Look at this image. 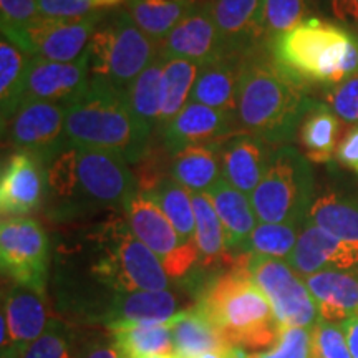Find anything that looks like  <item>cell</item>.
<instances>
[{"label":"cell","instance_id":"cell-24","mask_svg":"<svg viewBox=\"0 0 358 358\" xmlns=\"http://www.w3.org/2000/svg\"><path fill=\"white\" fill-rule=\"evenodd\" d=\"M244 57L236 53H224L216 60L201 65L189 101L221 110L236 118L237 90H239Z\"/></svg>","mask_w":358,"mask_h":358},{"label":"cell","instance_id":"cell-31","mask_svg":"<svg viewBox=\"0 0 358 358\" xmlns=\"http://www.w3.org/2000/svg\"><path fill=\"white\" fill-rule=\"evenodd\" d=\"M141 194L158 206L186 244H196L194 208L191 192L185 186L174 181L171 176H166Z\"/></svg>","mask_w":358,"mask_h":358},{"label":"cell","instance_id":"cell-18","mask_svg":"<svg viewBox=\"0 0 358 358\" xmlns=\"http://www.w3.org/2000/svg\"><path fill=\"white\" fill-rule=\"evenodd\" d=\"M234 133V116L196 101L187 103L171 122L161 127L163 145L173 156L189 146L221 141Z\"/></svg>","mask_w":358,"mask_h":358},{"label":"cell","instance_id":"cell-9","mask_svg":"<svg viewBox=\"0 0 358 358\" xmlns=\"http://www.w3.org/2000/svg\"><path fill=\"white\" fill-rule=\"evenodd\" d=\"M248 268L271 303L282 327L312 330L319 322V312L308 292L306 280L282 259L250 256Z\"/></svg>","mask_w":358,"mask_h":358},{"label":"cell","instance_id":"cell-3","mask_svg":"<svg viewBox=\"0 0 358 358\" xmlns=\"http://www.w3.org/2000/svg\"><path fill=\"white\" fill-rule=\"evenodd\" d=\"M266 48L244 57L237 90L236 129L271 146H284L292 140L313 100L307 96L306 85L289 77L274 58L264 53Z\"/></svg>","mask_w":358,"mask_h":358},{"label":"cell","instance_id":"cell-48","mask_svg":"<svg viewBox=\"0 0 358 358\" xmlns=\"http://www.w3.org/2000/svg\"><path fill=\"white\" fill-rule=\"evenodd\" d=\"M340 325H342L343 335H345L348 350H350L353 358H358V315L352 317Z\"/></svg>","mask_w":358,"mask_h":358},{"label":"cell","instance_id":"cell-15","mask_svg":"<svg viewBox=\"0 0 358 358\" xmlns=\"http://www.w3.org/2000/svg\"><path fill=\"white\" fill-rule=\"evenodd\" d=\"M50 317L45 292L15 285L2 307V358H19L30 343L47 329Z\"/></svg>","mask_w":358,"mask_h":358},{"label":"cell","instance_id":"cell-52","mask_svg":"<svg viewBox=\"0 0 358 358\" xmlns=\"http://www.w3.org/2000/svg\"><path fill=\"white\" fill-rule=\"evenodd\" d=\"M192 2H196V0H192Z\"/></svg>","mask_w":358,"mask_h":358},{"label":"cell","instance_id":"cell-47","mask_svg":"<svg viewBox=\"0 0 358 358\" xmlns=\"http://www.w3.org/2000/svg\"><path fill=\"white\" fill-rule=\"evenodd\" d=\"M332 12L340 22L358 25V0H330Z\"/></svg>","mask_w":358,"mask_h":358},{"label":"cell","instance_id":"cell-13","mask_svg":"<svg viewBox=\"0 0 358 358\" xmlns=\"http://www.w3.org/2000/svg\"><path fill=\"white\" fill-rule=\"evenodd\" d=\"M66 106L48 101L24 103L6 124L3 136L15 151L37 156L47 164L69 145Z\"/></svg>","mask_w":358,"mask_h":358},{"label":"cell","instance_id":"cell-10","mask_svg":"<svg viewBox=\"0 0 358 358\" xmlns=\"http://www.w3.org/2000/svg\"><path fill=\"white\" fill-rule=\"evenodd\" d=\"M47 232L37 219L3 217L0 224V264L2 272L17 285L45 292L48 279Z\"/></svg>","mask_w":358,"mask_h":358},{"label":"cell","instance_id":"cell-32","mask_svg":"<svg viewBox=\"0 0 358 358\" xmlns=\"http://www.w3.org/2000/svg\"><path fill=\"white\" fill-rule=\"evenodd\" d=\"M199 75V65L185 58H164L161 77L159 128L171 122L191 100Z\"/></svg>","mask_w":358,"mask_h":358},{"label":"cell","instance_id":"cell-4","mask_svg":"<svg viewBox=\"0 0 358 358\" xmlns=\"http://www.w3.org/2000/svg\"><path fill=\"white\" fill-rule=\"evenodd\" d=\"M196 308L229 347L262 352L279 340L282 325L250 275L248 264H236L229 272L209 282Z\"/></svg>","mask_w":358,"mask_h":358},{"label":"cell","instance_id":"cell-49","mask_svg":"<svg viewBox=\"0 0 358 358\" xmlns=\"http://www.w3.org/2000/svg\"><path fill=\"white\" fill-rule=\"evenodd\" d=\"M198 358H245V352L237 347H222L219 350L204 353Z\"/></svg>","mask_w":358,"mask_h":358},{"label":"cell","instance_id":"cell-16","mask_svg":"<svg viewBox=\"0 0 358 358\" xmlns=\"http://www.w3.org/2000/svg\"><path fill=\"white\" fill-rule=\"evenodd\" d=\"M88 85L90 60L87 50L71 64L30 57L22 105L29 101H48L66 106L82 95Z\"/></svg>","mask_w":358,"mask_h":358},{"label":"cell","instance_id":"cell-50","mask_svg":"<svg viewBox=\"0 0 358 358\" xmlns=\"http://www.w3.org/2000/svg\"><path fill=\"white\" fill-rule=\"evenodd\" d=\"M128 0H93L96 10H103V8H115L122 3H127Z\"/></svg>","mask_w":358,"mask_h":358},{"label":"cell","instance_id":"cell-34","mask_svg":"<svg viewBox=\"0 0 358 358\" xmlns=\"http://www.w3.org/2000/svg\"><path fill=\"white\" fill-rule=\"evenodd\" d=\"M30 57L15 47L10 40L2 37L0 42V106L2 124H6L22 105L27 69Z\"/></svg>","mask_w":358,"mask_h":358},{"label":"cell","instance_id":"cell-19","mask_svg":"<svg viewBox=\"0 0 358 358\" xmlns=\"http://www.w3.org/2000/svg\"><path fill=\"white\" fill-rule=\"evenodd\" d=\"M285 262L302 277L322 271H358V244L306 224Z\"/></svg>","mask_w":358,"mask_h":358},{"label":"cell","instance_id":"cell-37","mask_svg":"<svg viewBox=\"0 0 358 358\" xmlns=\"http://www.w3.org/2000/svg\"><path fill=\"white\" fill-rule=\"evenodd\" d=\"M83 345L69 324L60 319H50L43 334L19 358H80Z\"/></svg>","mask_w":358,"mask_h":358},{"label":"cell","instance_id":"cell-8","mask_svg":"<svg viewBox=\"0 0 358 358\" xmlns=\"http://www.w3.org/2000/svg\"><path fill=\"white\" fill-rule=\"evenodd\" d=\"M259 222L306 224L313 203V171L294 146L275 148L262 181L249 196Z\"/></svg>","mask_w":358,"mask_h":358},{"label":"cell","instance_id":"cell-6","mask_svg":"<svg viewBox=\"0 0 358 358\" xmlns=\"http://www.w3.org/2000/svg\"><path fill=\"white\" fill-rule=\"evenodd\" d=\"M274 62L299 83H324L329 87L358 73V40L343 27L317 17L268 45Z\"/></svg>","mask_w":358,"mask_h":358},{"label":"cell","instance_id":"cell-36","mask_svg":"<svg viewBox=\"0 0 358 358\" xmlns=\"http://www.w3.org/2000/svg\"><path fill=\"white\" fill-rule=\"evenodd\" d=\"M196 217V245L204 266L216 262L226 254V239L221 219L206 192H191Z\"/></svg>","mask_w":358,"mask_h":358},{"label":"cell","instance_id":"cell-39","mask_svg":"<svg viewBox=\"0 0 358 358\" xmlns=\"http://www.w3.org/2000/svg\"><path fill=\"white\" fill-rule=\"evenodd\" d=\"M306 0H264L262 32L264 43L271 45L274 40L290 32L302 20H306Z\"/></svg>","mask_w":358,"mask_h":358},{"label":"cell","instance_id":"cell-29","mask_svg":"<svg viewBox=\"0 0 358 358\" xmlns=\"http://www.w3.org/2000/svg\"><path fill=\"white\" fill-rule=\"evenodd\" d=\"M306 224L320 227L347 243L358 244V198L327 191L313 199Z\"/></svg>","mask_w":358,"mask_h":358},{"label":"cell","instance_id":"cell-21","mask_svg":"<svg viewBox=\"0 0 358 358\" xmlns=\"http://www.w3.org/2000/svg\"><path fill=\"white\" fill-rule=\"evenodd\" d=\"M262 7L264 0H211L224 52L248 55L267 47L262 32Z\"/></svg>","mask_w":358,"mask_h":358},{"label":"cell","instance_id":"cell-42","mask_svg":"<svg viewBox=\"0 0 358 358\" xmlns=\"http://www.w3.org/2000/svg\"><path fill=\"white\" fill-rule=\"evenodd\" d=\"M0 13L6 38L15 37L40 17L37 0H0Z\"/></svg>","mask_w":358,"mask_h":358},{"label":"cell","instance_id":"cell-12","mask_svg":"<svg viewBox=\"0 0 358 358\" xmlns=\"http://www.w3.org/2000/svg\"><path fill=\"white\" fill-rule=\"evenodd\" d=\"M100 24V12L82 19H50L40 15L25 30L7 40L29 57L71 64L83 55Z\"/></svg>","mask_w":358,"mask_h":358},{"label":"cell","instance_id":"cell-23","mask_svg":"<svg viewBox=\"0 0 358 358\" xmlns=\"http://www.w3.org/2000/svg\"><path fill=\"white\" fill-rule=\"evenodd\" d=\"M303 280L320 320L343 324L358 315V271H322Z\"/></svg>","mask_w":358,"mask_h":358},{"label":"cell","instance_id":"cell-30","mask_svg":"<svg viewBox=\"0 0 358 358\" xmlns=\"http://www.w3.org/2000/svg\"><path fill=\"white\" fill-rule=\"evenodd\" d=\"M229 347L198 308L179 310L173 327V358H198Z\"/></svg>","mask_w":358,"mask_h":358},{"label":"cell","instance_id":"cell-5","mask_svg":"<svg viewBox=\"0 0 358 358\" xmlns=\"http://www.w3.org/2000/svg\"><path fill=\"white\" fill-rule=\"evenodd\" d=\"M66 138L73 145L101 150L136 164L151 146V131L129 108L124 92L90 80L66 105Z\"/></svg>","mask_w":358,"mask_h":358},{"label":"cell","instance_id":"cell-45","mask_svg":"<svg viewBox=\"0 0 358 358\" xmlns=\"http://www.w3.org/2000/svg\"><path fill=\"white\" fill-rule=\"evenodd\" d=\"M335 159L358 176V127H353L345 133L338 143Z\"/></svg>","mask_w":358,"mask_h":358},{"label":"cell","instance_id":"cell-46","mask_svg":"<svg viewBox=\"0 0 358 358\" xmlns=\"http://www.w3.org/2000/svg\"><path fill=\"white\" fill-rule=\"evenodd\" d=\"M80 358H123L116 348L113 338H98L92 343H85Z\"/></svg>","mask_w":358,"mask_h":358},{"label":"cell","instance_id":"cell-38","mask_svg":"<svg viewBox=\"0 0 358 358\" xmlns=\"http://www.w3.org/2000/svg\"><path fill=\"white\" fill-rule=\"evenodd\" d=\"M297 224L259 222L249 241V256H266L287 261L297 244Z\"/></svg>","mask_w":358,"mask_h":358},{"label":"cell","instance_id":"cell-22","mask_svg":"<svg viewBox=\"0 0 358 358\" xmlns=\"http://www.w3.org/2000/svg\"><path fill=\"white\" fill-rule=\"evenodd\" d=\"M222 156V178L245 196L262 181L274 151L271 145L248 133H234L219 141Z\"/></svg>","mask_w":358,"mask_h":358},{"label":"cell","instance_id":"cell-44","mask_svg":"<svg viewBox=\"0 0 358 358\" xmlns=\"http://www.w3.org/2000/svg\"><path fill=\"white\" fill-rule=\"evenodd\" d=\"M38 12L50 19H82L98 13L93 0H37Z\"/></svg>","mask_w":358,"mask_h":358},{"label":"cell","instance_id":"cell-27","mask_svg":"<svg viewBox=\"0 0 358 358\" xmlns=\"http://www.w3.org/2000/svg\"><path fill=\"white\" fill-rule=\"evenodd\" d=\"M178 313V301L169 290H136L116 295L103 324L113 322H166Z\"/></svg>","mask_w":358,"mask_h":358},{"label":"cell","instance_id":"cell-2","mask_svg":"<svg viewBox=\"0 0 358 358\" xmlns=\"http://www.w3.org/2000/svg\"><path fill=\"white\" fill-rule=\"evenodd\" d=\"M47 208L57 219L124 208L140 192L136 174L120 156L69 143L45 164Z\"/></svg>","mask_w":358,"mask_h":358},{"label":"cell","instance_id":"cell-28","mask_svg":"<svg viewBox=\"0 0 358 358\" xmlns=\"http://www.w3.org/2000/svg\"><path fill=\"white\" fill-rule=\"evenodd\" d=\"M342 133L340 118L327 103H317L308 108L301 123V145L303 156L312 163H330L335 158Z\"/></svg>","mask_w":358,"mask_h":358},{"label":"cell","instance_id":"cell-20","mask_svg":"<svg viewBox=\"0 0 358 358\" xmlns=\"http://www.w3.org/2000/svg\"><path fill=\"white\" fill-rule=\"evenodd\" d=\"M208 198L221 219L224 239H226V254L234 262H249V241L257 226V216L250 204L249 196L231 186L221 178L211 189L206 191Z\"/></svg>","mask_w":358,"mask_h":358},{"label":"cell","instance_id":"cell-7","mask_svg":"<svg viewBox=\"0 0 358 358\" xmlns=\"http://www.w3.org/2000/svg\"><path fill=\"white\" fill-rule=\"evenodd\" d=\"M87 52L90 80L127 92L158 55V43L148 37L124 10L116 12L115 17L98 25Z\"/></svg>","mask_w":358,"mask_h":358},{"label":"cell","instance_id":"cell-17","mask_svg":"<svg viewBox=\"0 0 358 358\" xmlns=\"http://www.w3.org/2000/svg\"><path fill=\"white\" fill-rule=\"evenodd\" d=\"M47 196V173L37 156L15 151L3 163L0 178V209L3 217L37 211Z\"/></svg>","mask_w":358,"mask_h":358},{"label":"cell","instance_id":"cell-40","mask_svg":"<svg viewBox=\"0 0 358 358\" xmlns=\"http://www.w3.org/2000/svg\"><path fill=\"white\" fill-rule=\"evenodd\" d=\"M245 358H312V334L301 327H282L274 347L262 352H249Z\"/></svg>","mask_w":358,"mask_h":358},{"label":"cell","instance_id":"cell-43","mask_svg":"<svg viewBox=\"0 0 358 358\" xmlns=\"http://www.w3.org/2000/svg\"><path fill=\"white\" fill-rule=\"evenodd\" d=\"M325 103L340 120L358 127V73L330 87L325 93Z\"/></svg>","mask_w":358,"mask_h":358},{"label":"cell","instance_id":"cell-41","mask_svg":"<svg viewBox=\"0 0 358 358\" xmlns=\"http://www.w3.org/2000/svg\"><path fill=\"white\" fill-rule=\"evenodd\" d=\"M310 334L312 358H353L340 324L319 320Z\"/></svg>","mask_w":358,"mask_h":358},{"label":"cell","instance_id":"cell-11","mask_svg":"<svg viewBox=\"0 0 358 358\" xmlns=\"http://www.w3.org/2000/svg\"><path fill=\"white\" fill-rule=\"evenodd\" d=\"M133 234L163 264L169 279L186 275L199 261L196 244H186L163 211L141 192L131 196L123 208Z\"/></svg>","mask_w":358,"mask_h":358},{"label":"cell","instance_id":"cell-35","mask_svg":"<svg viewBox=\"0 0 358 358\" xmlns=\"http://www.w3.org/2000/svg\"><path fill=\"white\" fill-rule=\"evenodd\" d=\"M164 58L156 55L155 60L138 75V78L124 92L129 108L140 122L151 131L159 127L161 110V77Z\"/></svg>","mask_w":358,"mask_h":358},{"label":"cell","instance_id":"cell-14","mask_svg":"<svg viewBox=\"0 0 358 358\" xmlns=\"http://www.w3.org/2000/svg\"><path fill=\"white\" fill-rule=\"evenodd\" d=\"M224 45L214 24L211 0H196L189 12L158 43L163 58H185L199 66L224 55Z\"/></svg>","mask_w":358,"mask_h":358},{"label":"cell","instance_id":"cell-51","mask_svg":"<svg viewBox=\"0 0 358 358\" xmlns=\"http://www.w3.org/2000/svg\"><path fill=\"white\" fill-rule=\"evenodd\" d=\"M143 358H173L171 355H155V357H143Z\"/></svg>","mask_w":358,"mask_h":358},{"label":"cell","instance_id":"cell-33","mask_svg":"<svg viewBox=\"0 0 358 358\" xmlns=\"http://www.w3.org/2000/svg\"><path fill=\"white\" fill-rule=\"evenodd\" d=\"M192 0H128L127 12L131 20L159 43L189 12Z\"/></svg>","mask_w":358,"mask_h":358},{"label":"cell","instance_id":"cell-25","mask_svg":"<svg viewBox=\"0 0 358 358\" xmlns=\"http://www.w3.org/2000/svg\"><path fill=\"white\" fill-rule=\"evenodd\" d=\"M176 315L166 322H113L106 329L123 358L173 355Z\"/></svg>","mask_w":358,"mask_h":358},{"label":"cell","instance_id":"cell-26","mask_svg":"<svg viewBox=\"0 0 358 358\" xmlns=\"http://www.w3.org/2000/svg\"><path fill=\"white\" fill-rule=\"evenodd\" d=\"M171 178L189 192H206L222 178L219 141L189 146L173 156Z\"/></svg>","mask_w":358,"mask_h":358},{"label":"cell","instance_id":"cell-1","mask_svg":"<svg viewBox=\"0 0 358 358\" xmlns=\"http://www.w3.org/2000/svg\"><path fill=\"white\" fill-rule=\"evenodd\" d=\"M55 256L58 306L87 320H105L120 294L169 287L163 264L120 216L77 232L73 243L58 245Z\"/></svg>","mask_w":358,"mask_h":358}]
</instances>
